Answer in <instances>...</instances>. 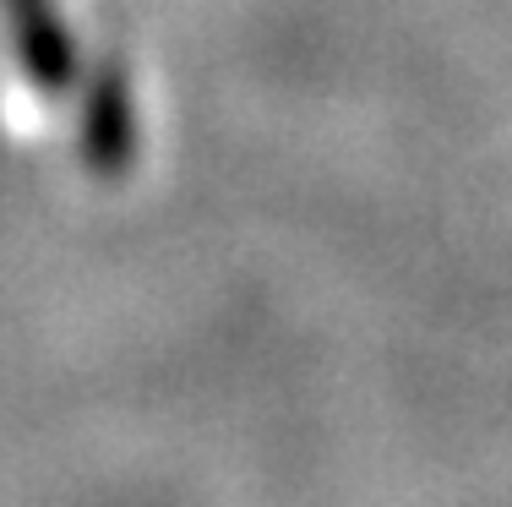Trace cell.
<instances>
[{"mask_svg":"<svg viewBox=\"0 0 512 507\" xmlns=\"http://www.w3.org/2000/svg\"><path fill=\"white\" fill-rule=\"evenodd\" d=\"M126 148H131V126H126V99H120V82L104 77V88L93 93V120H88V159L93 169L115 175L126 164Z\"/></svg>","mask_w":512,"mask_h":507,"instance_id":"7a4b0ae2","label":"cell"},{"mask_svg":"<svg viewBox=\"0 0 512 507\" xmlns=\"http://www.w3.org/2000/svg\"><path fill=\"white\" fill-rule=\"evenodd\" d=\"M11 28H17V44H22V55H28L33 77H39L44 88H60V82L71 77V44H66V33H60L50 0H11Z\"/></svg>","mask_w":512,"mask_h":507,"instance_id":"6da1fadb","label":"cell"}]
</instances>
